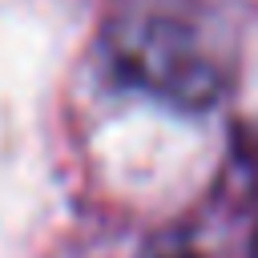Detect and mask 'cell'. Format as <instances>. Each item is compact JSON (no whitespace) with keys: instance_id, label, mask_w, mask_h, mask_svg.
Wrapping results in <instances>:
<instances>
[{"instance_id":"1","label":"cell","mask_w":258,"mask_h":258,"mask_svg":"<svg viewBox=\"0 0 258 258\" xmlns=\"http://www.w3.org/2000/svg\"><path fill=\"white\" fill-rule=\"evenodd\" d=\"M109 52H113V69L129 85L181 109H206L222 89V77L214 60L202 52L198 36L165 16L125 20L109 36Z\"/></svg>"}]
</instances>
